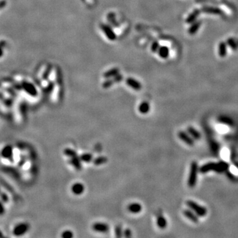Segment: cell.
Wrapping results in <instances>:
<instances>
[{"instance_id": "d6a6232c", "label": "cell", "mask_w": 238, "mask_h": 238, "mask_svg": "<svg viewBox=\"0 0 238 238\" xmlns=\"http://www.w3.org/2000/svg\"><path fill=\"white\" fill-rule=\"evenodd\" d=\"M2 54H3V52H2V50H1V47H0V56H2Z\"/></svg>"}, {"instance_id": "30bf717a", "label": "cell", "mask_w": 238, "mask_h": 238, "mask_svg": "<svg viewBox=\"0 0 238 238\" xmlns=\"http://www.w3.org/2000/svg\"><path fill=\"white\" fill-rule=\"evenodd\" d=\"M84 190H85V187L81 183H76L72 187V192L75 195L82 194L84 192Z\"/></svg>"}, {"instance_id": "8992f818", "label": "cell", "mask_w": 238, "mask_h": 238, "mask_svg": "<svg viewBox=\"0 0 238 238\" xmlns=\"http://www.w3.org/2000/svg\"><path fill=\"white\" fill-rule=\"evenodd\" d=\"M123 79V75L120 74H118L117 75H116V76L113 77L112 79L105 81V82L103 83V88L104 89L109 88L110 87H111L114 83L121 82Z\"/></svg>"}, {"instance_id": "83f0119b", "label": "cell", "mask_w": 238, "mask_h": 238, "mask_svg": "<svg viewBox=\"0 0 238 238\" xmlns=\"http://www.w3.org/2000/svg\"><path fill=\"white\" fill-rule=\"evenodd\" d=\"M108 20L111 23V25H112L115 27H117L118 26V24L117 23V21L115 19V15L114 13H109L108 15Z\"/></svg>"}, {"instance_id": "3957f363", "label": "cell", "mask_w": 238, "mask_h": 238, "mask_svg": "<svg viewBox=\"0 0 238 238\" xmlns=\"http://www.w3.org/2000/svg\"><path fill=\"white\" fill-rule=\"evenodd\" d=\"M186 204L188 208L193 210L197 216L200 217L204 216L207 214V210L202 206L199 205L197 203L193 201H187Z\"/></svg>"}, {"instance_id": "7a4b0ae2", "label": "cell", "mask_w": 238, "mask_h": 238, "mask_svg": "<svg viewBox=\"0 0 238 238\" xmlns=\"http://www.w3.org/2000/svg\"><path fill=\"white\" fill-rule=\"evenodd\" d=\"M199 167L196 162L193 161L191 165L190 173L188 179V185L191 188H193L196 185L197 179V173H198Z\"/></svg>"}, {"instance_id": "6da1fadb", "label": "cell", "mask_w": 238, "mask_h": 238, "mask_svg": "<svg viewBox=\"0 0 238 238\" xmlns=\"http://www.w3.org/2000/svg\"><path fill=\"white\" fill-rule=\"evenodd\" d=\"M229 165L225 161H220L219 163H208L203 165L199 169L201 173H205L210 171H216L218 173H222L228 169Z\"/></svg>"}, {"instance_id": "4dcf8cb0", "label": "cell", "mask_w": 238, "mask_h": 238, "mask_svg": "<svg viewBox=\"0 0 238 238\" xmlns=\"http://www.w3.org/2000/svg\"><path fill=\"white\" fill-rule=\"evenodd\" d=\"M159 48V45L158 42H154L152 45V51L155 52L158 51Z\"/></svg>"}, {"instance_id": "e0dca14e", "label": "cell", "mask_w": 238, "mask_h": 238, "mask_svg": "<svg viewBox=\"0 0 238 238\" xmlns=\"http://www.w3.org/2000/svg\"><path fill=\"white\" fill-rule=\"evenodd\" d=\"M158 54L159 55V56L162 58H167L169 56V48H168L167 46H161V47L159 48V50H158Z\"/></svg>"}, {"instance_id": "d6986e66", "label": "cell", "mask_w": 238, "mask_h": 238, "mask_svg": "<svg viewBox=\"0 0 238 238\" xmlns=\"http://www.w3.org/2000/svg\"><path fill=\"white\" fill-rule=\"evenodd\" d=\"M226 44H227L231 50H238V42L237 40L234 39V38H229L226 41Z\"/></svg>"}, {"instance_id": "f1b7e54d", "label": "cell", "mask_w": 238, "mask_h": 238, "mask_svg": "<svg viewBox=\"0 0 238 238\" xmlns=\"http://www.w3.org/2000/svg\"><path fill=\"white\" fill-rule=\"evenodd\" d=\"M62 237L64 238H72L74 237V234L70 230H66L62 233Z\"/></svg>"}, {"instance_id": "f546056e", "label": "cell", "mask_w": 238, "mask_h": 238, "mask_svg": "<svg viewBox=\"0 0 238 238\" xmlns=\"http://www.w3.org/2000/svg\"><path fill=\"white\" fill-rule=\"evenodd\" d=\"M115 236L117 237H121L123 236V232L120 226H118L115 228Z\"/></svg>"}, {"instance_id": "ba28073f", "label": "cell", "mask_w": 238, "mask_h": 238, "mask_svg": "<svg viewBox=\"0 0 238 238\" xmlns=\"http://www.w3.org/2000/svg\"><path fill=\"white\" fill-rule=\"evenodd\" d=\"M178 137L179 139L184 142L185 144H187L188 146H193L194 145V140L192 138H191L186 132L184 131H180L178 133Z\"/></svg>"}, {"instance_id": "52a82bcc", "label": "cell", "mask_w": 238, "mask_h": 238, "mask_svg": "<svg viewBox=\"0 0 238 238\" xmlns=\"http://www.w3.org/2000/svg\"><path fill=\"white\" fill-rule=\"evenodd\" d=\"M92 228L94 231L101 233H105L109 230V225L104 223H95L93 224Z\"/></svg>"}, {"instance_id": "9a60e30c", "label": "cell", "mask_w": 238, "mask_h": 238, "mask_svg": "<svg viewBox=\"0 0 238 238\" xmlns=\"http://www.w3.org/2000/svg\"><path fill=\"white\" fill-rule=\"evenodd\" d=\"M201 24H202V22L200 21H194V23H193V25L191 26L188 30V33L191 34V35L196 34V32L198 31V30L199 29L200 27H201Z\"/></svg>"}, {"instance_id": "8fae6325", "label": "cell", "mask_w": 238, "mask_h": 238, "mask_svg": "<svg viewBox=\"0 0 238 238\" xmlns=\"http://www.w3.org/2000/svg\"><path fill=\"white\" fill-rule=\"evenodd\" d=\"M128 210L131 213L138 214L142 211V207L140 203H131L128 206Z\"/></svg>"}, {"instance_id": "277c9868", "label": "cell", "mask_w": 238, "mask_h": 238, "mask_svg": "<svg viewBox=\"0 0 238 238\" xmlns=\"http://www.w3.org/2000/svg\"><path fill=\"white\" fill-rule=\"evenodd\" d=\"M201 11L202 13L214 14V15H222L223 11L218 7H211V6H204L201 8Z\"/></svg>"}, {"instance_id": "9c48e42d", "label": "cell", "mask_w": 238, "mask_h": 238, "mask_svg": "<svg viewBox=\"0 0 238 238\" xmlns=\"http://www.w3.org/2000/svg\"><path fill=\"white\" fill-rule=\"evenodd\" d=\"M126 83L128 85L130 88L134 89L136 91H140L142 89V85L141 83L138 82V81L134 80V78L129 77L126 79Z\"/></svg>"}, {"instance_id": "d4e9b609", "label": "cell", "mask_w": 238, "mask_h": 238, "mask_svg": "<svg viewBox=\"0 0 238 238\" xmlns=\"http://www.w3.org/2000/svg\"><path fill=\"white\" fill-rule=\"evenodd\" d=\"M79 158L81 159V161L85 162V163H89V162L93 160V156L90 154V153H83V154L81 155Z\"/></svg>"}, {"instance_id": "2e32d148", "label": "cell", "mask_w": 238, "mask_h": 238, "mask_svg": "<svg viewBox=\"0 0 238 238\" xmlns=\"http://www.w3.org/2000/svg\"><path fill=\"white\" fill-rule=\"evenodd\" d=\"M218 54L220 57H225L227 54V44L225 42H221L218 46Z\"/></svg>"}, {"instance_id": "5bb4252c", "label": "cell", "mask_w": 238, "mask_h": 238, "mask_svg": "<svg viewBox=\"0 0 238 238\" xmlns=\"http://www.w3.org/2000/svg\"><path fill=\"white\" fill-rule=\"evenodd\" d=\"M183 214L185 217H187L188 220H191V221L197 223L199 222V218L196 214H194L192 211L190 210H183Z\"/></svg>"}, {"instance_id": "7c38bea8", "label": "cell", "mask_w": 238, "mask_h": 238, "mask_svg": "<svg viewBox=\"0 0 238 238\" xmlns=\"http://www.w3.org/2000/svg\"><path fill=\"white\" fill-rule=\"evenodd\" d=\"M201 10L199 9H194L192 13H191L187 17V18L186 19V22L188 24H191V23H193L194 21H196V19L198 18L199 15L201 13Z\"/></svg>"}, {"instance_id": "484cf974", "label": "cell", "mask_w": 238, "mask_h": 238, "mask_svg": "<svg viewBox=\"0 0 238 238\" xmlns=\"http://www.w3.org/2000/svg\"><path fill=\"white\" fill-rule=\"evenodd\" d=\"M64 153L66 156L69 157V158H74V157L77 156V153L75 150L70 148H66L64 150Z\"/></svg>"}, {"instance_id": "4fadbf2b", "label": "cell", "mask_w": 238, "mask_h": 238, "mask_svg": "<svg viewBox=\"0 0 238 238\" xmlns=\"http://www.w3.org/2000/svg\"><path fill=\"white\" fill-rule=\"evenodd\" d=\"M81 159L79 157H74V158H72L69 161V163L72 166L74 167L77 171H80L82 168V163H81Z\"/></svg>"}, {"instance_id": "7402d4cb", "label": "cell", "mask_w": 238, "mask_h": 238, "mask_svg": "<svg viewBox=\"0 0 238 238\" xmlns=\"http://www.w3.org/2000/svg\"><path fill=\"white\" fill-rule=\"evenodd\" d=\"M187 132L189 133L191 135V136L195 140H199L201 138V134L199 132V131H197L196 129H194L193 127H188L187 128Z\"/></svg>"}, {"instance_id": "5b68a950", "label": "cell", "mask_w": 238, "mask_h": 238, "mask_svg": "<svg viewBox=\"0 0 238 238\" xmlns=\"http://www.w3.org/2000/svg\"><path fill=\"white\" fill-rule=\"evenodd\" d=\"M101 29L103 30L104 33L105 34V35L109 40H115L116 39V38H117V37H116V34H115L114 32H113L112 28L110 27L109 25L102 24L101 25Z\"/></svg>"}, {"instance_id": "4316f807", "label": "cell", "mask_w": 238, "mask_h": 238, "mask_svg": "<svg viewBox=\"0 0 238 238\" xmlns=\"http://www.w3.org/2000/svg\"><path fill=\"white\" fill-rule=\"evenodd\" d=\"M25 86H26V89H27V91L29 93L33 95H35L37 94L36 89L34 88V87L33 85H31L30 83H27Z\"/></svg>"}, {"instance_id": "44dd1931", "label": "cell", "mask_w": 238, "mask_h": 238, "mask_svg": "<svg viewBox=\"0 0 238 238\" xmlns=\"http://www.w3.org/2000/svg\"><path fill=\"white\" fill-rule=\"evenodd\" d=\"M157 225L161 229H165L167 227V222L164 216H159L157 219Z\"/></svg>"}, {"instance_id": "ffe728a7", "label": "cell", "mask_w": 238, "mask_h": 238, "mask_svg": "<svg viewBox=\"0 0 238 238\" xmlns=\"http://www.w3.org/2000/svg\"><path fill=\"white\" fill-rule=\"evenodd\" d=\"M119 72H120V70H119L118 68H112V69H109V70L106 72L105 73L103 74V76L105 78H110L112 77H115V76H116V75L119 74Z\"/></svg>"}, {"instance_id": "836d02e7", "label": "cell", "mask_w": 238, "mask_h": 238, "mask_svg": "<svg viewBox=\"0 0 238 238\" xmlns=\"http://www.w3.org/2000/svg\"><path fill=\"white\" fill-rule=\"evenodd\" d=\"M237 42H238V40H237Z\"/></svg>"}, {"instance_id": "cb8c5ba5", "label": "cell", "mask_w": 238, "mask_h": 238, "mask_svg": "<svg viewBox=\"0 0 238 238\" xmlns=\"http://www.w3.org/2000/svg\"><path fill=\"white\" fill-rule=\"evenodd\" d=\"M218 120L220 123L228 126H233L234 124V121L232 120V119L228 117H220L218 118Z\"/></svg>"}, {"instance_id": "603a6c76", "label": "cell", "mask_w": 238, "mask_h": 238, "mask_svg": "<svg viewBox=\"0 0 238 238\" xmlns=\"http://www.w3.org/2000/svg\"><path fill=\"white\" fill-rule=\"evenodd\" d=\"M108 161V158L105 156H99L93 159V164L95 165H101L107 163Z\"/></svg>"}, {"instance_id": "1f68e13d", "label": "cell", "mask_w": 238, "mask_h": 238, "mask_svg": "<svg viewBox=\"0 0 238 238\" xmlns=\"http://www.w3.org/2000/svg\"><path fill=\"white\" fill-rule=\"evenodd\" d=\"M123 236L126 237H130L132 236V231L130 229H126L123 231Z\"/></svg>"}, {"instance_id": "ac0fdd59", "label": "cell", "mask_w": 238, "mask_h": 238, "mask_svg": "<svg viewBox=\"0 0 238 238\" xmlns=\"http://www.w3.org/2000/svg\"><path fill=\"white\" fill-rule=\"evenodd\" d=\"M139 112H140L141 114H147V112L150 111V105L149 103L147 102H143L142 103L140 106L138 107Z\"/></svg>"}]
</instances>
